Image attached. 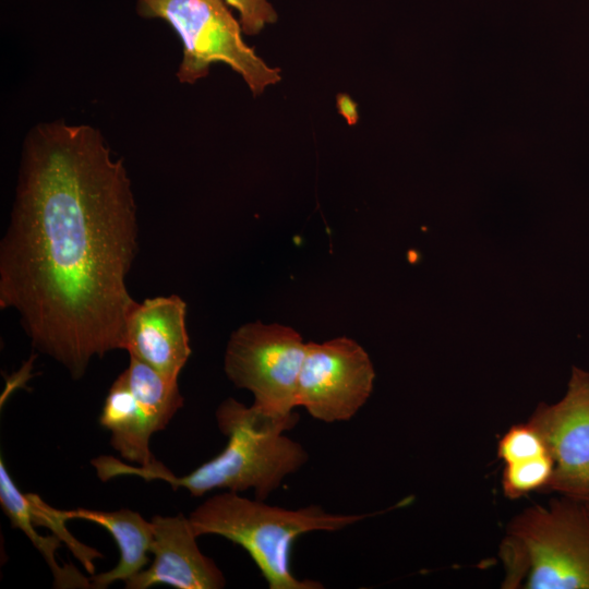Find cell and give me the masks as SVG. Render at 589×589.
I'll return each mask as SVG.
<instances>
[{
  "label": "cell",
  "instance_id": "cell-3",
  "mask_svg": "<svg viewBox=\"0 0 589 589\" xmlns=\"http://www.w3.org/2000/svg\"><path fill=\"white\" fill-rule=\"evenodd\" d=\"M372 515L332 514L318 505L287 509L225 491L206 498L188 517L197 537L215 534L241 546L269 589H322L320 581L299 579L291 572L294 541L313 531H339Z\"/></svg>",
  "mask_w": 589,
  "mask_h": 589
},
{
  "label": "cell",
  "instance_id": "cell-6",
  "mask_svg": "<svg viewBox=\"0 0 589 589\" xmlns=\"http://www.w3.org/2000/svg\"><path fill=\"white\" fill-rule=\"evenodd\" d=\"M306 342L292 327L261 321L232 332L224 356L227 377L253 394V408L273 418L298 413L296 393Z\"/></svg>",
  "mask_w": 589,
  "mask_h": 589
},
{
  "label": "cell",
  "instance_id": "cell-15",
  "mask_svg": "<svg viewBox=\"0 0 589 589\" xmlns=\"http://www.w3.org/2000/svg\"><path fill=\"white\" fill-rule=\"evenodd\" d=\"M498 457L505 464L532 459L548 453L540 433L529 423L512 426L500 440Z\"/></svg>",
  "mask_w": 589,
  "mask_h": 589
},
{
  "label": "cell",
  "instance_id": "cell-4",
  "mask_svg": "<svg viewBox=\"0 0 589 589\" xmlns=\"http://www.w3.org/2000/svg\"><path fill=\"white\" fill-rule=\"evenodd\" d=\"M501 553L506 588L526 576L529 589H589V513L566 496L530 507L509 525Z\"/></svg>",
  "mask_w": 589,
  "mask_h": 589
},
{
  "label": "cell",
  "instance_id": "cell-9",
  "mask_svg": "<svg viewBox=\"0 0 589 589\" xmlns=\"http://www.w3.org/2000/svg\"><path fill=\"white\" fill-rule=\"evenodd\" d=\"M542 436L554 469L546 490L584 501L589 496V372L573 366L567 390L540 404L528 421Z\"/></svg>",
  "mask_w": 589,
  "mask_h": 589
},
{
  "label": "cell",
  "instance_id": "cell-10",
  "mask_svg": "<svg viewBox=\"0 0 589 589\" xmlns=\"http://www.w3.org/2000/svg\"><path fill=\"white\" fill-rule=\"evenodd\" d=\"M153 563L124 581L127 589L166 585L177 589H220L223 572L200 550L189 517L155 515L151 519Z\"/></svg>",
  "mask_w": 589,
  "mask_h": 589
},
{
  "label": "cell",
  "instance_id": "cell-18",
  "mask_svg": "<svg viewBox=\"0 0 589 589\" xmlns=\"http://www.w3.org/2000/svg\"><path fill=\"white\" fill-rule=\"evenodd\" d=\"M581 503L585 506V508L587 509V512L589 513V496L587 498H585L584 501H581Z\"/></svg>",
  "mask_w": 589,
  "mask_h": 589
},
{
  "label": "cell",
  "instance_id": "cell-5",
  "mask_svg": "<svg viewBox=\"0 0 589 589\" xmlns=\"http://www.w3.org/2000/svg\"><path fill=\"white\" fill-rule=\"evenodd\" d=\"M135 1L139 15L165 21L181 39L183 56L177 71L180 83H196L216 62L237 72L253 96L281 80L280 69L269 67L245 44L241 25L224 0Z\"/></svg>",
  "mask_w": 589,
  "mask_h": 589
},
{
  "label": "cell",
  "instance_id": "cell-11",
  "mask_svg": "<svg viewBox=\"0 0 589 589\" xmlns=\"http://www.w3.org/2000/svg\"><path fill=\"white\" fill-rule=\"evenodd\" d=\"M185 315L187 303L177 294L135 301L125 320L123 350L178 380L191 356Z\"/></svg>",
  "mask_w": 589,
  "mask_h": 589
},
{
  "label": "cell",
  "instance_id": "cell-1",
  "mask_svg": "<svg viewBox=\"0 0 589 589\" xmlns=\"http://www.w3.org/2000/svg\"><path fill=\"white\" fill-rule=\"evenodd\" d=\"M137 232L127 168L97 128L60 119L29 130L0 243V308L74 380L124 349Z\"/></svg>",
  "mask_w": 589,
  "mask_h": 589
},
{
  "label": "cell",
  "instance_id": "cell-2",
  "mask_svg": "<svg viewBox=\"0 0 589 589\" xmlns=\"http://www.w3.org/2000/svg\"><path fill=\"white\" fill-rule=\"evenodd\" d=\"M215 417L227 444L217 456L188 474L177 476L158 460L142 467L101 455L91 464L101 481L135 476L146 481H164L172 489L183 488L195 497L217 489L237 493L253 490L255 498L264 501L309 459L302 444L285 435L294 428L299 414L273 418L227 398L218 406Z\"/></svg>",
  "mask_w": 589,
  "mask_h": 589
},
{
  "label": "cell",
  "instance_id": "cell-12",
  "mask_svg": "<svg viewBox=\"0 0 589 589\" xmlns=\"http://www.w3.org/2000/svg\"><path fill=\"white\" fill-rule=\"evenodd\" d=\"M63 520L83 519L105 528L113 538L120 557L110 570L89 578L92 588H107L111 584L125 581L143 570L148 564L153 541V526L137 512L122 508L115 512L87 508L56 509Z\"/></svg>",
  "mask_w": 589,
  "mask_h": 589
},
{
  "label": "cell",
  "instance_id": "cell-8",
  "mask_svg": "<svg viewBox=\"0 0 589 589\" xmlns=\"http://www.w3.org/2000/svg\"><path fill=\"white\" fill-rule=\"evenodd\" d=\"M374 380L373 363L356 340L337 337L306 342L296 404L316 420L348 421L368 401Z\"/></svg>",
  "mask_w": 589,
  "mask_h": 589
},
{
  "label": "cell",
  "instance_id": "cell-14",
  "mask_svg": "<svg viewBox=\"0 0 589 589\" xmlns=\"http://www.w3.org/2000/svg\"><path fill=\"white\" fill-rule=\"evenodd\" d=\"M553 469L554 461L550 454L506 464L502 478L504 494L509 498H518L530 491L545 489Z\"/></svg>",
  "mask_w": 589,
  "mask_h": 589
},
{
  "label": "cell",
  "instance_id": "cell-16",
  "mask_svg": "<svg viewBox=\"0 0 589 589\" xmlns=\"http://www.w3.org/2000/svg\"><path fill=\"white\" fill-rule=\"evenodd\" d=\"M239 13V23L247 35L259 34L267 24L277 22L278 15L268 0H224Z\"/></svg>",
  "mask_w": 589,
  "mask_h": 589
},
{
  "label": "cell",
  "instance_id": "cell-13",
  "mask_svg": "<svg viewBox=\"0 0 589 589\" xmlns=\"http://www.w3.org/2000/svg\"><path fill=\"white\" fill-rule=\"evenodd\" d=\"M0 504L12 527L21 529L44 556L58 588H91V580L72 566H60L55 553L60 546L57 536H41L35 529L28 494L22 493L9 474L3 458L0 459Z\"/></svg>",
  "mask_w": 589,
  "mask_h": 589
},
{
  "label": "cell",
  "instance_id": "cell-17",
  "mask_svg": "<svg viewBox=\"0 0 589 589\" xmlns=\"http://www.w3.org/2000/svg\"><path fill=\"white\" fill-rule=\"evenodd\" d=\"M338 112L347 120L348 124H356L358 121L357 104L346 94L337 96Z\"/></svg>",
  "mask_w": 589,
  "mask_h": 589
},
{
  "label": "cell",
  "instance_id": "cell-7",
  "mask_svg": "<svg viewBox=\"0 0 589 589\" xmlns=\"http://www.w3.org/2000/svg\"><path fill=\"white\" fill-rule=\"evenodd\" d=\"M178 380L131 357L106 396L99 424L109 431L112 448L128 462L149 467L157 459L149 442L182 408Z\"/></svg>",
  "mask_w": 589,
  "mask_h": 589
}]
</instances>
